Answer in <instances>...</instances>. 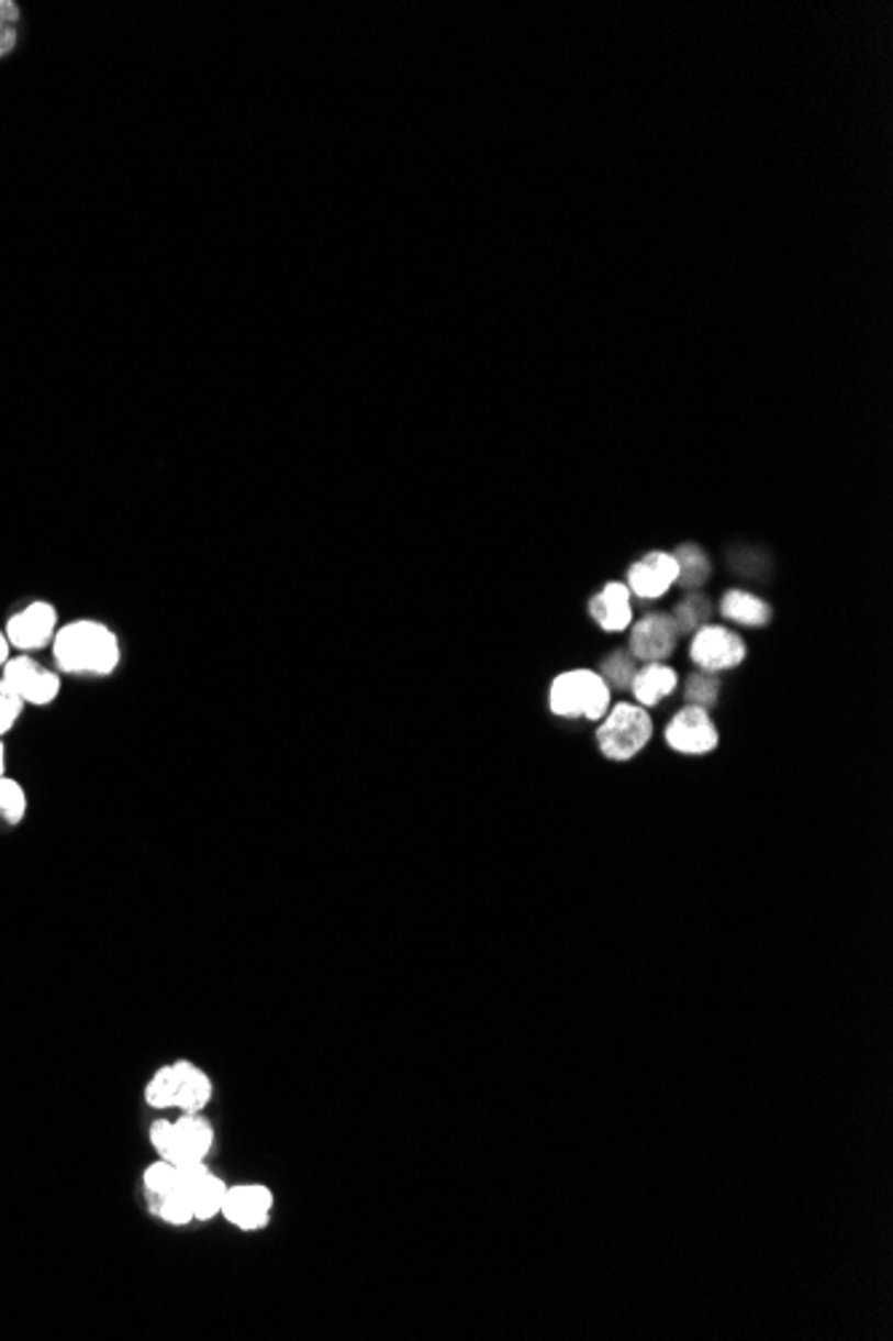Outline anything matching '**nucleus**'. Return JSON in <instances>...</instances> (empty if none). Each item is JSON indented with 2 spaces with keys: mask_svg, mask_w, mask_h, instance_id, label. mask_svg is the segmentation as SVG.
Returning a JSON list of instances; mask_svg holds the SVG:
<instances>
[{
  "mask_svg": "<svg viewBox=\"0 0 893 1341\" xmlns=\"http://www.w3.org/2000/svg\"><path fill=\"white\" fill-rule=\"evenodd\" d=\"M667 742L671 750L685 755H704L717 747L719 734L704 707L688 705L667 725Z\"/></svg>",
  "mask_w": 893,
  "mask_h": 1341,
  "instance_id": "5",
  "label": "nucleus"
},
{
  "mask_svg": "<svg viewBox=\"0 0 893 1341\" xmlns=\"http://www.w3.org/2000/svg\"><path fill=\"white\" fill-rule=\"evenodd\" d=\"M677 688V673L663 662H652L645 669H637L632 680V694L639 707H652L667 699Z\"/></svg>",
  "mask_w": 893,
  "mask_h": 1341,
  "instance_id": "13",
  "label": "nucleus"
},
{
  "mask_svg": "<svg viewBox=\"0 0 893 1341\" xmlns=\"http://www.w3.org/2000/svg\"><path fill=\"white\" fill-rule=\"evenodd\" d=\"M150 1141H153V1146H156V1152L161 1154V1160L171 1162V1165H175V1162H177V1130H175V1122H169V1119H158V1122H153Z\"/></svg>",
  "mask_w": 893,
  "mask_h": 1341,
  "instance_id": "26",
  "label": "nucleus"
},
{
  "mask_svg": "<svg viewBox=\"0 0 893 1341\" xmlns=\"http://www.w3.org/2000/svg\"><path fill=\"white\" fill-rule=\"evenodd\" d=\"M54 656L67 673H113L121 660L119 638L97 621H72L54 638Z\"/></svg>",
  "mask_w": 893,
  "mask_h": 1341,
  "instance_id": "1",
  "label": "nucleus"
},
{
  "mask_svg": "<svg viewBox=\"0 0 893 1341\" xmlns=\"http://www.w3.org/2000/svg\"><path fill=\"white\" fill-rule=\"evenodd\" d=\"M145 1098L153 1109L175 1106V1068L166 1066L156 1076H153L150 1085H147V1090H145Z\"/></svg>",
  "mask_w": 893,
  "mask_h": 1341,
  "instance_id": "21",
  "label": "nucleus"
},
{
  "mask_svg": "<svg viewBox=\"0 0 893 1341\" xmlns=\"http://www.w3.org/2000/svg\"><path fill=\"white\" fill-rule=\"evenodd\" d=\"M589 613H591V619H594L605 632L626 630V627L632 624L629 587L621 581L605 584V589L591 598Z\"/></svg>",
  "mask_w": 893,
  "mask_h": 1341,
  "instance_id": "10",
  "label": "nucleus"
},
{
  "mask_svg": "<svg viewBox=\"0 0 893 1341\" xmlns=\"http://www.w3.org/2000/svg\"><path fill=\"white\" fill-rule=\"evenodd\" d=\"M156 1210L171 1227H185V1223L193 1221V1205H190V1197L182 1195L180 1189H171L169 1195L158 1197Z\"/></svg>",
  "mask_w": 893,
  "mask_h": 1341,
  "instance_id": "20",
  "label": "nucleus"
},
{
  "mask_svg": "<svg viewBox=\"0 0 893 1341\" xmlns=\"http://www.w3.org/2000/svg\"><path fill=\"white\" fill-rule=\"evenodd\" d=\"M677 640H680V630H677L674 619L667 613H648L634 624L629 651L639 662H663L674 654Z\"/></svg>",
  "mask_w": 893,
  "mask_h": 1341,
  "instance_id": "6",
  "label": "nucleus"
},
{
  "mask_svg": "<svg viewBox=\"0 0 893 1341\" xmlns=\"http://www.w3.org/2000/svg\"><path fill=\"white\" fill-rule=\"evenodd\" d=\"M270 1208H274V1195L268 1186L260 1184H244V1186H227V1195L223 1203V1216L231 1223H236L244 1232H255L268 1223Z\"/></svg>",
  "mask_w": 893,
  "mask_h": 1341,
  "instance_id": "7",
  "label": "nucleus"
},
{
  "mask_svg": "<svg viewBox=\"0 0 893 1341\" xmlns=\"http://www.w3.org/2000/svg\"><path fill=\"white\" fill-rule=\"evenodd\" d=\"M9 638H5V632L0 630V667H3L5 662H9Z\"/></svg>",
  "mask_w": 893,
  "mask_h": 1341,
  "instance_id": "28",
  "label": "nucleus"
},
{
  "mask_svg": "<svg viewBox=\"0 0 893 1341\" xmlns=\"http://www.w3.org/2000/svg\"><path fill=\"white\" fill-rule=\"evenodd\" d=\"M171 1068H175V1106H180L185 1115H199L212 1098V1079L188 1061L175 1063Z\"/></svg>",
  "mask_w": 893,
  "mask_h": 1341,
  "instance_id": "11",
  "label": "nucleus"
},
{
  "mask_svg": "<svg viewBox=\"0 0 893 1341\" xmlns=\"http://www.w3.org/2000/svg\"><path fill=\"white\" fill-rule=\"evenodd\" d=\"M548 707H551L554 716H583L589 718V721H602L610 707V688L607 683L600 678V673H591V669H570V673H562L551 683Z\"/></svg>",
  "mask_w": 893,
  "mask_h": 1341,
  "instance_id": "2",
  "label": "nucleus"
},
{
  "mask_svg": "<svg viewBox=\"0 0 893 1341\" xmlns=\"http://www.w3.org/2000/svg\"><path fill=\"white\" fill-rule=\"evenodd\" d=\"M717 694H719V683L712 673H699L688 680L685 697H688V702L695 707H704V710H710V707H714V702H717Z\"/></svg>",
  "mask_w": 893,
  "mask_h": 1341,
  "instance_id": "22",
  "label": "nucleus"
},
{
  "mask_svg": "<svg viewBox=\"0 0 893 1341\" xmlns=\"http://www.w3.org/2000/svg\"><path fill=\"white\" fill-rule=\"evenodd\" d=\"M9 729H11V725H9V723H3V721H0V736H3V734H5V731H9Z\"/></svg>",
  "mask_w": 893,
  "mask_h": 1341,
  "instance_id": "29",
  "label": "nucleus"
},
{
  "mask_svg": "<svg viewBox=\"0 0 893 1341\" xmlns=\"http://www.w3.org/2000/svg\"><path fill=\"white\" fill-rule=\"evenodd\" d=\"M652 736V721L637 705H615L596 731V744L610 761H632Z\"/></svg>",
  "mask_w": 893,
  "mask_h": 1341,
  "instance_id": "3",
  "label": "nucleus"
},
{
  "mask_svg": "<svg viewBox=\"0 0 893 1341\" xmlns=\"http://www.w3.org/2000/svg\"><path fill=\"white\" fill-rule=\"evenodd\" d=\"M744 656H747V645H744V640L738 638L736 632L717 624H704L701 630H695V638L691 643V660L699 664L704 673H723V669L738 667V664L744 662Z\"/></svg>",
  "mask_w": 893,
  "mask_h": 1341,
  "instance_id": "4",
  "label": "nucleus"
},
{
  "mask_svg": "<svg viewBox=\"0 0 893 1341\" xmlns=\"http://www.w3.org/2000/svg\"><path fill=\"white\" fill-rule=\"evenodd\" d=\"M3 766H5L3 764V755H0V777H3Z\"/></svg>",
  "mask_w": 893,
  "mask_h": 1341,
  "instance_id": "30",
  "label": "nucleus"
},
{
  "mask_svg": "<svg viewBox=\"0 0 893 1341\" xmlns=\"http://www.w3.org/2000/svg\"><path fill=\"white\" fill-rule=\"evenodd\" d=\"M632 654H626V651H615V654H610L605 662H602V673L600 678L607 683V688H618V691H626V688H632L634 675H637V664H634Z\"/></svg>",
  "mask_w": 893,
  "mask_h": 1341,
  "instance_id": "18",
  "label": "nucleus"
},
{
  "mask_svg": "<svg viewBox=\"0 0 893 1341\" xmlns=\"http://www.w3.org/2000/svg\"><path fill=\"white\" fill-rule=\"evenodd\" d=\"M710 617H712V602H710V598H704V595H691V598L677 602L674 613H671V619H674L680 635L701 630V627L710 621Z\"/></svg>",
  "mask_w": 893,
  "mask_h": 1341,
  "instance_id": "17",
  "label": "nucleus"
},
{
  "mask_svg": "<svg viewBox=\"0 0 893 1341\" xmlns=\"http://www.w3.org/2000/svg\"><path fill=\"white\" fill-rule=\"evenodd\" d=\"M54 630H57V611H54V606H48V602H33V606L24 608L22 613L9 619L5 638L20 651H33L43 649V645L54 638Z\"/></svg>",
  "mask_w": 893,
  "mask_h": 1341,
  "instance_id": "9",
  "label": "nucleus"
},
{
  "mask_svg": "<svg viewBox=\"0 0 893 1341\" xmlns=\"http://www.w3.org/2000/svg\"><path fill=\"white\" fill-rule=\"evenodd\" d=\"M57 694H59V678H57V675H54V673H43V669H41L38 678H35L33 686H30L27 691H24L22 699H24V705H38L41 707V705L54 702V699H57Z\"/></svg>",
  "mask_w": 893,
  "mask_h": 1341,
  "instance_id": "27",
  "label": "nucleus"
},
{
  "mask_svg": "<svg viewBox=\"0 0 893 1341\" xmlns=\"http://www.w3.org/2000/svg\"><path fill=\"white\" fill-rule=\"evenodd\" d=\"M0 755H3V742H0Z\"/></svg>",
  "mask_w": 893,
  "mask_h": 1341,
  "instance_id": "31",
  "label": "nucleus"
},
{
  "mask_svg": "<svg viewBox=\"0 0 893 1341\" xmlns=\"http://www.w3.org/2000/svg\"><path fill=\"white\" fill-rule=\"evenodd\" d=\"M145 1189L150 1192V1195L164 1197L169 1195L171 1189H177V1167L171 1165V1162H156V1165H150L145 1171Z\"/></svg>",
  "mask_w": 893,
  "mask_h": 1341,
  "instance_id": "23",
  "label": "nucleus"
},
{
  "mask_svg": "<svg viewBox=\"0 0 893 1341\" xmlns=\"http://www.w3.org/2000/svg\"><path fill=\"white\" fill-rule=\"evenodd\" d=\"M16 30H20V5L0 0V57H5L16 46Z\"/></svg>",
  "mask_w": 893,
  "mask_h": 1341,
  "instance_id": "24",
  "label": "nucleus"
},
{
  "mask_svg": "<svg viewBox=\"0 0 893 1341\" xmlns=\"http://www.w3.org/2000/svg\"><path fill=\"white\" fill-rule=\"evenodd\" d=\"M24 809H27V801H24L22 787L16 785L14 779L0 777V811H3L11 822H20L24 817Z\"/></svg>",
  "mask_w": 893,
  "mask_h": 1341,
  "instance_id": "25",
  "label": "nucleus"
},
{
  "mask_svg": "<svg viewBox=\"0 0 893 1341\" xmlns=\"http://www.w3.org/2000/svg\"><path fill=\"white\" fill-rule=\"evenodd\" d=\"M719 611H723L725 619L736 621V624L744 627H766L771 624V606H768L766 600H760L757 595L741 592V589H733V592H725L723 602H719Z\"/></svg>",
  "mask_w": 893,
  "mask_h": 1341,
  "instance_id": "14",
  "label": "nucleus"
},
{
  "mask_svg": "<svg viewBox=\"0 0 893 1341\" xmlns=\"http://www.w3.org/2000/svg\"><path fill=\"white\" fill-rule=\"evenodd\" d=\"M38 673H41V667L33 660H27V656H16V660H9L3 664V675H0V680H3L11 691L24 697V691L33 686V680L38 678Z\"/></svg>",
  "mask_w": 893,
  "mask_h": 1341,
  "instance_id": "19",
  "label": "nucleus"
},
{
  "mask_svg": "<svg viewBox=\"0 0 893 1341\" xmlns=\"http://www.w3.org/2000/svg\"><path fill=\"white\" fill-rule=\"evenodd\" d=\"M225 1195H227V1186L220 1178L209 1176L206 1181H203L199 1189L193 1192V1197H190L196 1221H209V1218L223 1213Z\"/></svg>",
  "mask_w": 893,
  "mask_h": 1341,
  "instance_id": "16",
  "label": "nucleus"
},
{
  "mask_svg": "<svg viewBox=\"0 0 893 1341\" xmlns=\"http://www.w3.org/2000/svg\"><path fill=\"white\" fill-rule=\"evenodd\" d=\"M177 1130V1162L175 1165H180L185 1160H206L209 1149H212L214 1143V1133L212 1128H209L206 1119L199 1115H185L182 1119H177L175 1122Z\"/></svg>",
  "mask_w": 893,
  "mask_h": 1341,
  "instance_id": "12",
  "label": "nucleus"
},
{
  "mask_svg": "<svg viewBox=\"0 0 893 1341\" xmlns=\"http://www.w3.org/2000/svg\"><path fill=\"white\" fill-rule=\"evenodd\" d=\"M674 559H677V584H680V587H688V589L701 587V584H704L712 574L710 557H706L695 544H682L680 550L674 552Z\"/></svg>",
  "mask_w": 893,
  "mask_h": 1341,
  "instance_id": "15",
  "label": "nucleus"
},
{
  "mask_svg": "<svg viewBox=\"0 0 893 1341\" xmlns=\"http://www.w3.org/2000/svg\"><path fill=\"white\" fill-rule=\"evenodd\" d=\"M677 584V559L669 552H650L629 568V592L637 598L656 600Z\"/></svg>",
  "mask_w": 893,
  "mask_h": 1341,
  "instance_id": "8",
  "label": "nucleus"
}]
</instances>
